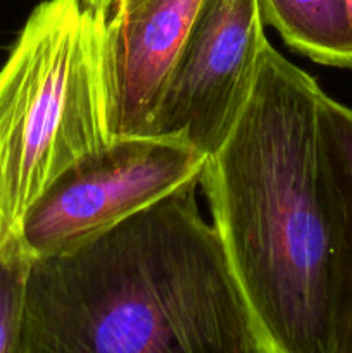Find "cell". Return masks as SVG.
<instances>
[{
	"mask_svg": "<svg viewBox=\"0 0 352 353\" xmlns=\"http://www.w3.org/2000/svg\"><path fill=\"white\" fill-rule=\"evenodd\" d=\"M326 92L266 45L252 95L200 185L254 353H337L352 283V174Z\"/></svg>",
	"mask_w": 352,
	"mask_h": 353,
	"instance_id": "6da1fadb",
	"label": "cell"
},
{
	"mask_svg": "<svg viewBox=\"0 0 352 353\" xmlns=\"http://www.w3.org/2000/svg\"><path fill=\"white\" fill-rule=\"evenodd\" d=\"M88 6L97 7V9H110V6L114 3V0H85Z\"/></svg>",
	"mask_w": 352,
	"mask_h": 353,
	"instance_id": "30bf717a",
	"label": "cell"
},
{
	"mask_svg": "<svg viewBox=\"0 0 352 353\" xmlns=\"http://www.w3.org/2000/svg\"><path fill=\"white\" fill-rule=\"evenodd\" d=\"M345 6H347L349 16H351V21H352V0H345Z\"/></svg>",
	"mask_w": 352,
	"mask_h": 353,
	"instance_id": "8fae6325",
	"label": "cell"
},
{
	"mask_svg": "<svg viewBox=\"0 0 352 353\" xmlns=\"http://www.w3.org/2000/svg\"><path fill=\"white\" fill-rule=\"evenodd\" d=\"M323 110L328 126H330L331 133H333L335 140H337L352 174V107L331 99L326 93L323 100ZM337 353H352V283L344 319H342Z\"/></svg>",
	"mask_w": 352,
	"mask_h": 353,
	"instance_id": "9c48e42d",
	"label": "cell"
},
{
	"mask_svg": "<svg viewBox=\"0 0 352 353\" xmlns=\"http://www.w3.org/2000/svg\"><path fill=\"white\" fill-rule=\"evenodd\" d=\"M28 259L0 255V353H23V295Z\"/></svg>",
	"mask_w": 352,
	"mask_h": 353,
	"instance_id": "ba28073f",
	"label": "cell"
},
{
	"mask_svg": "<svg viewBox=\"0 0 352 353\" xmlns=\"http://www.w3.org/2000/svg\"><path fill=\"white\" fill-rule=\"evenodd\" d=\"M202 0H114L104 24L110 137L150 134L152 121Z\"/></svg>",
	"mask_w": 352,
	"mask_h": 353,
	"instance_id": "8992f818",
	"label": "cell"
},
{
	"mask_svg": "<svg viewBox=\"0 0 352 353\" xmlns=\"http://www.w3.org/2000/svg\"><path fill=\"white\" fill-rule=\"evenodd\" d=\"M107 10L43 0L0 68V255L68 169L113 141L104 81Z\"/></svg>",
	"mask_w": 352,
	"mask_h": 353,
	"instance_id": "3957f363",
	"label": "cell"
},
{
	"mask_svg": "<svg viewBox=\"0 0 352 353\" xmlns=\"http://www.w3.org/2000/svg\"><path fill=\"white\" fill-rule=\"evenodd\" d=\"M264 23L289 47L330 68L352 69V21L345 0H261Z\"/></svg>",
	"mask_w": 352,
	"mask_h": 353,
	"instance_id": "52a82bcc",
	"label": "cell"
},
{
	"mask_svg": "<svg viewBox=\"0 0 352 353\" xmlns=\"http://www.w3.org/2000/svg\"><path fill=\"white\" fill-rule=\"evenodd\" d=\"M206 162L175 138H114L68 169L31 207L21 252L33 261L97 236L178 190L200 185Z\"/></svg>",
	"mask_w": 352,
	"mask_h": 353,
	"instance_id": "277c9868",
	"label": "cell"
},
{
	"mask_svg": "<svg viewBox=\"0 0 352 353\" xmlns=\"http://www.w3.org/2000/svg\"><path fill=\"white\" fill-rule=\"evenodd\" d=\"M261 0H202L168 83L150 134L217 152L252 95L264 33Z\"/></svg>",
	"mask_w": 352,
	"mask_h": 353,
	"instance_id": "5b68a950",
	"label": "cell"
},
{
	"mask_svg": "<svg viewBox=\"0 0 352 353\" xmlns=\"http://www.w3.org/2000/svg\"><path fill=\"white\" fill-rule=\"evenodd\" d=\"M197 186L28 262L23 353H254Z\"/></svg>",
	"mask_w": 352,
	"mask_h": 353,
	"instance_id": "7a4b0ae2",
	"label": "cell"
}]
</instances>
